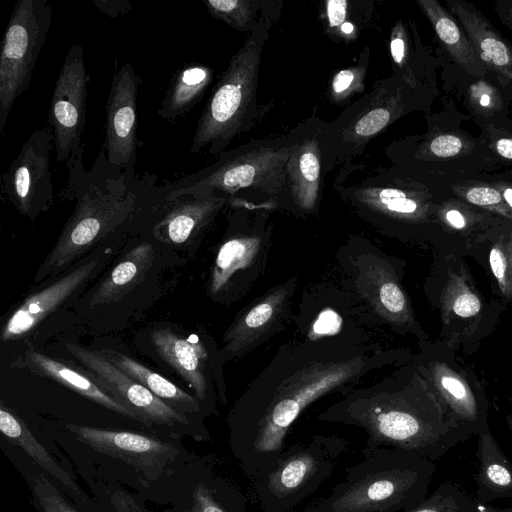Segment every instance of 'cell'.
Wrapping results in <instances>:
<instances>
[{
	"instance_id": "603a6c76",
	"label": "cell",
	"mask_w": 512,
	"mask_h": 512,
	"mask_svg": "<svg viewBox=\"0 0 512 512\" xmlns=\"http://www.w3.org/2000/svg\"><path fill=\"white\" fill-rule=\"evenodd\" d=\"M227 206L229 200L220 195H183L168 200L152 233L161 242L184 244L199 235Z\"/></svg>"
},
{
	"instance_id": "74e56055",
	"label": "cell",
	"mask_w": 512,
	"mask_h": 512,
	"mask_svg": "<svg viewBox=\"0 0 512 512\" xmlns=\"http://www.w3.org/2000/svg\"><path fill=\"white\" fill-rule=\"evenodd\" d=\"M489 263L502 292L510 296L512 294V266L506 245L496 244L491 248Z\"/></svg>"
},
{
	"instance_id": "e0dca14e",
	"label": "cell",
	"mask_w": 512,
	"mask_h": 512,
	"mask_svg": "<svg viewBox=\"0 0 512 512\" xmlns=\"http://www.w3.org/2000/svg\"><path fill=\"white\" fill-rule=\"evenodd\" d=\"M298 277L291 276L245 306L225 331L220 355L230 361L242 357L284 330L294 317L293 298Z\"/></svg>"
},
{
	"instance_id": "836d02e7",
	"label": "cell",
	"mask_w": 512,
	"mask_h": 512,
	"mask_svg": "<svg viewBox=\"0 0 512 512\" xmlns=\"http://www.w3.org/2000/svg\"><path fill=\"white\" fill-rule=\"evenodd\" d=\"M370 52L367 46L357 64L338 70L333 74L328 86V97L332 104L343 105L356 94L365 90Z\"/></svg>"
},
{
	"instance_id": "bcb514c9",
	"label": "cell",
	"mask_w": 512,
	"mask_h": 512,
	"mask_svg": "<svg viewBox=\"0 0 512 512\" xmlns=\"http://www.w3.org/2000/svg\"><path fill=\"white\" fill-rule=\"evenodd\" d=\"M489 103H490L489 95H487V94L482 95V97L480 98V104L482 106H488Z\"/></svg>"
},
{
	"instance_id": "7402d4cb",
	"label": "cell",
	"mask_w": 512,
	"mask_h": 512,
	"mask_svg": "<svg viewBox=\"0 0 512 512\" xmlns=\"http://www.w3.org/2000/svg\"><path fill=\"white\" fill-rule=\"evenodd\" d=\"M0 431L10 444L19 447L35 464L48 473L82 512H104L101 506L83 491L76 479L40 443L26 423L3 402L0 406Z\"/></svg>"
},
{
	"instance_id": "ba28073f",
	"label": "cell",
	"mask_w": 512,
	"mask_h": 512,
	"mask_svg": "<svg viewBox=\"0 0 512 512\" xmlns=\"http://www.w3.org/2000/svg\"><path fill=\"white\" fill-rule=\"evenodd\" d=\"M348 446L336 435H314L285 448L270 472L252 480L259 508L289 512L297 507L329 479Z\"/></svg>"
},
{
	"instance_id": "30bf717a",
	"label": "cell",
	"mask_w": 512,
	"mask_h": 512,
	"mask_svg": "<svg viewBox=\"0 0 512 512\" xmlns=\"http://www.w3.org/2000/svg\"><path fill=\"white\" fill-rule=\"evenodd\" d=\"M65 428L89 450L129 467L132 476L127 483L136 490L161 482L196 456L182 438L71 423Z\"/></svg>"
},
{
	"instance_id": "4316f807",
	"label": "cell",
	"mask_w": 512,
	"mask_h": 512,
	"mask_svg": "<svg viewBox=\"0 0 512 512\" xmlns=\"http://www.w3.org/2000/svg\"><path fill=\"white\" fill-rule=\"evenodd\" d=\"M100 352L116 367L143 385L173 409L186 415L196 424L205 426L203 418L206 415L195 396L188 394L168 379L129 356L110 349H104Z\"/></svg>"
},
{
	"instance_id": "5bb4252c",
	"label": "cell",
	"mask_w": 512,
	"mask_h": 512,
	"mask_svg": "<svg viewBox=\"0 0 512 512\" xmlns=\"http://www.w3.org/2000/svg\"><path fill=\"white\" fill-rule=\"evenodd\" d=\"M137 491L177 512H247L246 497L216 469L211 456H195L161 482Z\"/></svg>"
},
{
	"instance_id": "d6a6232c",
	"label": "cell",
	"mask_w": 512,
	"mask_h": 512,
	"mask_svg": "<svg viewBox=\"0 0 512 512\" xmlns=\"http://www.w3.org/2000/svg\"><path fill=\"white\" fill-rule=\"evenodd\" d=\"M95 501L104 512H177L172 508L162 511L149 509L140 494H133L118 485L115 480L98 475L88 480Z\"/></svg>"
},
{
	"instance_id": "ab89813d",
	"label": "cell",
	"mask_w": 512,
	"mask_h": 512,
	"mask_svg": "<svg viewBox=\"0 0 512 512\" xmlns=\"http://www.w3.org/2000/svg\"><path fill=\"white\" fill-rule=\"evenodd\" d=\"M466 199L475 205L490 206L501 201L500 193L489 187H475L466 193Z\"/></svg>"
},
{
	"instance_id": "d4e9b609",
	"label": "cell",
	"mask_w": 512,
	"mask_h": 512,
	"mask_svg": "<svg viewBox=\"0 0 512 512\" xmlns=\"http://www.w3.org/2000/svg\"><path fill=\"white\" fill-rule=\"evenodd\" d=\"M447 3L486 69L512 83V46L474 6L459 0Z\"/></svg>"
},
{
	"instance_id": "ffe728a7",
	"label": "cell",
	"mask_w": 512,
	"mask_h": 512,
	"mask_svg": "<svg viewBox=\"0 0 512 512\" xmlns=\"http://www.w3.org/2000/svg\"><path fill=\"white\" fill-rule=\"evenodd\" d=\"M151 342L158 356L173 368L193 389L206 416L217 413L215 396L208 371L212 373L209 352L196 335L184 337L170 328L151 332Z\"/></svg>"
},
{
	"instance_id": "cb8c5ba5",
	"label": "cell",
	"mask_w": 512,
	"mask_h": 512,
	"mask_svg": "<svg viewBox=\"0 0 512 512\" xmlns=\"http://www.w3.org/2000/svg\"><path fill=\"white\" fill-rule=\"evenodd\" d=\"M16 365L28 369L34 374L51 379L103 408L132 419L146 427L145 422L139 415L103 390L92 378L65 362L29 349L16 361Z\"/></svg>"
},
{
	"instance_id": "8fae6325",
	"label": "cell",
	"mask_w": 512,
	"mask_h": 512,
	"mask_svg": "<svg viewBox=\"0 0 512 512\" xmlns=\"http://www.w3.org/2000/svg\"><path fill=\"white\" fill-rule=\"evenodd\" d=\"M229 207V225L215 257L209 293H230L235 301L249 292L266 268L272 226L269 209L247 204Z\"/></svg>"
},
{
	"instance_id": "d590c367",
	"label": "cell",
	"mask_w": 512,
	"mask_h": 512,
	"mask_svg": "<svg viewBox=\"0 0 512 512\" xmlns=\"http://www.w3.org/2000/svg\"><path fill=\"white\" fill-rule=\"evenodd\" d=\"M30 488L39 512H82L65 496L60 486L43 472L32 474Z\"/></svg>"
},
{
	"instance_id": "d6986e66",
	"label": "cell",
	"mask_w": 512,
	"mask_h": 512,
	"mask_svg": "<svg viewBox=\"0 0 512 512\" xmlns=\"http://www.w3.org/2000/svg\"><path fill=\"white\" fill-rule=\"evenodd\" d=\"M140 78L126 62L114 72L106 102L105 139L102 149L115 168L136 174L137 95Z\"/></svg>"
},
{
	"instance_id": "1f68e13d",
	"label": "cell",
	"mask_w": 512,
	"mask_h": 512,
	"mask_svg": "<svg viewBox=\"0 0 512 512\" xmlns=\"http://www.w3.org/2000/svg\"><path fill=\"white\" fill-rule=\"evenodd\" d=\"M210 15L238 32L250 33L261 22L278 17L275 0H203Z\"/></svg>"
},
{
	"instance_id": "f546056e",
	"label": "cell",
	"mask_w": 512,
	"mask_h": 512,
	"mask_svg": "<svg viewBox=\"0 0 512 512\" xmlns=\"http://www.w3.org/2000/svg\"><path fill=\"white\" fill-rule=\"evenodd\" d=\"M435 32L454 61L469 74L481 77L487 72L469 38L450 14L435 0H417Z\"/></svg>"
},
{
	"instance_id": "e575fe53",
	"label": "cell",
	"mask_w": 512,
	"mask_h": 512,
	"mask_svg": "<svg viewBox=\"0 0 512 512\" xmlns=\"http://www.w3.org/2000/svg\"><path fill=\"white\" fill-rule=\"evenodd\" d=\"M476 502L460 485L441 483L417 506L405 512H477Z\"/></svg>"
},
{
	"instance_id": "9c48e42d",
	"label": "cell",
	"mask_w": 512,
	"mask_h": 512,
	"mask_svg": "<svg viewBox=\"0 0 512 512\" xmlns=\"http://www.w3.org/2000/svg\"><path fill=\"white\" fill-rule=\"evenodd\" d=\"M408 80L398 72L375 86L332 122L322 133L324 170L348 164L363 154L367 144L401 117L407 106Z\"/></svg>"
},
{
	"instance_id": "4dcf8cb0",
	"label": "cell",
	"mask_w": 512,
	"mask_h": 512,
	"mask_svg": "<svg viewBox=\"0 0 512 512\" xmlns=\"http://www.w3.org/2000/svg\"><path fill=\"white\" fill-rule=\"evenodd\" d=\"M374 2L327 0L321 3L319 18L325 34L336 42L352 43L372 24Z\"/></svg>"
},
{
	"instance_id": "484cf974",
	"label": "cell",
	"mask_w": 512,
	"mask_h": 512,
	"mask_svg": "<svg viewBox=\"0 0 512 512\" xmlns=\"http://www.w3.org/2000/svg\"><path fill=\"white\" fill-rule=\"evenodd\" d=\"M475 455L477 470L473 497L476 504L512 498V462L490 430L478 435Z\"/></svg>"
},
{
	"instance_id": "7dc6e473",
	"label": "cell",
	"mask_w": 512,
	"mask_h": 512,
	"mask_svg": "<svg viewBox=\"0 0 512 512\" xmlns=\"http://www.w3.org/2000/svg\"><path fill=\"white\" fill-rule=\"evenodd\" d=\"M507 254L512 266V239L506 244Z\"/></svg>"
},
{
	"instance_id": "5b68a950",
	"label": "cell",
	"mask_w": 512,
	"mask_h": 512,
	"mask_svg": "<svg viewBox=\"0 0 512 512\" xmlns=\"http://www.w3.org/2000/svg\"><path fill=\"white\" fill-rule=\"evenodd\" d=\"M434 472L433 461L415 454L389 449L363 454L342 482L303 512H405L427 497Z\"/></svg>"
},
{
	"instance_id": "ac0fdd59",
	"label": "cell",
	"mask_w": 512,
	"mask_h": 512,
	"mask_svg": "<svg viewBox=\"0 0 512 512\" xmlns=\"http://www.w3.org/2000/svg\"><path fill=\"white\" fill-rule=\"evenodd\" d=\"M326 122L316 116L305 119L304 131L291 152L276 209L296 216L317 214L325 174L322 133Z\"/></svg>"
},
{
	"instance_id": "277c9868",
	"label": "cell",
	"mask_w": 512,
	"mask_h": 512,
	"mask_svg": "<svg viewBox=\"0 0 512 512\" xmlns=\"http://www.w3.org/2000/svg\"><path fill=\"white\" fill-rule=\"evenodd\" d=\"M305 128V120L283 135L256 139L224 151L212 164L166 182L168 200L183 195H220L229 205L276 209L285 166Z\"/></svg>"
},
{
	"instance_id": "8d00e7d4",
	"label": "cell",
	"mask_w": 512,
	"mask_h": 512,
	"mask_svg": "<svg viewBox=\"0 0 512 512\" xmlns=\"http://www.w3.org/2000/svg\"><path fill=\"white\" fill-rule=\"evenodd\" d=\"M448 298L449 309L461 318H469L479 313L481 301L479 297L464 284L454 282Z\"/></svg>"
},
{
	"instance_id": "60d3db41",
	"label": "cell",
	"mask_w": 512,
	"mask_h": 512,
	"mask_svg": "<svg viewBox=\"0 0 512 512\" xmlns=\"http://www.w3.org/2000/svg\"><path fill=\"white\" fill-rule=\"evenodd\" d=\"M92 3L98 10L110 18L125 15L131 10V2L129 0H92Z\"/></svg>"
},
{
	"instance_id": "2e32d148",
	"label": "cell",
	"mask_w": 512,
	"mask_h": 512,
	"mask_svg": "<svg viewBox=\"0 0 512 512\" xmlns=\"http://www.w3.org/2000/svg\"><path fill=\"white\" fill-rule=\"evenodd\" d=\"M54 136L48 127L35 130L2 176V194L26 217L35 219L54 201L51 152Z\"/></svg>"
},
{
	"instance_id": "f6af8a7d",
	"label": "cell",
	"mask_w": 512,
	"mask_h": 512,
	"mask_svg": "<svg viewBox=\"0 0 512 512\" xmlns=\"http://www.w3.org/2000/svg\"><path fill=\"white\" fill-rule=\"evenodd\" d=\"M504 198H505L506 202L509 204V206L512 207V189L511 188H507L504 191Z\"/></svg>"
},
{
	"instance_id": "ee69618b",
	"label": "cell",
	"mask_w": 512,
	"mask_h": 512,
	"mask_svg": "<svg viewBox=\"0 0 512 512\" xmlns=\"http://www.w3.org/2000/svg\"><path fill=\"white\" fill-rule=\"evenodd\" d=\"M477 512H512V507L499 508L489 504H477Z\"/></svg>"
},
{
	"instance_id": "f35d334b",
	"label": "cell",
	"mask_w": 512,
	"mask_h": 512,
	"mask_svg": "<svg viewBox=\"0 0 512 512\" xmlns=\"http://www.w3.org/2000/svg\"><path fill=\"white\" fill-rule=\"evenodd\" d=\"M462 141L454 135H440L429 144V150L437 157H451L460 152Z\"/></svg>"
},
{
	"instance_id": "4fadbf2b",
	"label": "cell",
	"mask_w": 512,
	"mask_h": 512,
	"mask_svg": "<svg viewBox=\"0 0 512 512\" xmlns=\"http://www.w3.org/2000/svg\"><path fill=\"white\" fill-rule=\"evenodd\" d=\"M66 349L87 370L94 381L120 403L139 415L153 433L171 437H189L207 441L210 433L186 415L176 411L143 385L116 367L101 352L67 343Z\"/></svg>"
},
{
	"instance_id": "3957f363",
	"label": "cell",
	"mask_w": 512,
	"mask_h": 512,
	"mask_svg": "<svg viewBox=\"0 0 512 512\" xmlns=\"http://www.w3.org/2000/svg\"><path fill=\"white\" fill-rule=\"evenodd\" d=\"M66 165L68 180L61 195L65 200H75V209L40 265L35 284L63 272L135 216L163 211L168 202L167 191L157 183L156 175L119 170L108 162L103 150L88 171L83 156Z\"/></svg>"
},
{
	"instance_id": "b9f144b4",
	"label": "cell",
	"mask_w": 512,
	"mask_h": 512,
	"mask_svg": "<svg viewBox=\"0 0 512 512\" xmlns=\"http://www.w3.org/2000/svg\"><path fill=\"white\" fill-rule=\"evenodd\" d=\"M446 219L450 223V225L456 229H462L466 225L464 216L458 210L455 209L449 210L446 213Z\"/></svg>"
},
{
	"instance_id": "52a82bcc",
	"label": "cell",
	"mask_w": 512,
	"mask_h": 512,
	"mask_svg": "<svg viewBox=\"0 0 512 512\" xmlns=\"http://www.w3.org/2000/svg\"><path fill=\"white\" fill-rule=\"evenodd\" d=\"M338 254L345 292L361 319L402 333L415 325L394 261L361 238H352Z\"/></svg>"
},
{
	"instance_id": "8992f818",
	"label": "cell",
	"mask_w": 512,
	"mask_h": 512,
	"mask_svg": "<svg viewBox=\"0 0 512 512\" xmlns=\"http://www.w3.org/2000/svg\"><path fill=\"white\" fill-rule=\"evenodd\" d=\"M278 17H270L250 32L215 84L198 119L190 152L204 148L219 155L241 133L261 118L257 103L260 63L264 45Z\"/></svg>"
},
{
	"instance_id": "6da1fadb",
	"label": "cell",
	"mask_w": 512,
	"mask_h": 512,
	"mask_svg": "<svg viewBox=\"0 0 512 512\" xmlns=\"http://www.w3.org/2000/svg\"><path fill=\"white\" fill-rule=\"evenodd\" d=\"M405 358L351 338L282 344L227 416L229 448L243 473L252 481L274 468L290 428L312 403Z\"/></svg>"
},
{
	"instance_id": "83f0119b",
	"label": "cell",
	"mask_w": 512,
	"mask_h": 512,
	"mask_svg": "<svg viewBox=\"0 0 512 512\" xmlns=\"http://www.w3.org/2000/svg\"><path fill=\"white\" fill-rule=\"evenodd\" d=\"M213 77V69L201 63H189L179 68L169 81L158 116L172 122L188 113L202 98Z\"/></svg>"
},
{
	"instance_id": "7a4b0ae2",
	"label": "cell",
	"mask_w": 512,
	"mask_h": 512,
	"mask_svg": "<svg viewBox=\"0 0 512 512\" xmlns=\"http://www.w3.org/2000/svg\"><path fill=\"white\" fill-rule=\"evenodd\" d=\"M405 362L378 381L352 387L318 419L363 429V454L381 449L436 461L467 437L447 418L425 379Z\"/></svg>"
},
{
	"instance_id": "9a60e30c",
	"label": "cell",
	"mask_w": 512,
	"mask_h": 512,
	"mask_svg": "<svg viewBox=\"0 0 512 512\" xmlns=\"http://www.w3.org/2000/svg\"><path fill=\"white\" fill-rule=\"evenodd\" d=\"M89 81L83 48L73 44L56 79L48 111V124L59 162L67 163L83 156Z\"/></svg>"
},
{
	"instance_id": "44dd1931",
	"label": "cell",
	"mask_w": 512,
	"mask_h": 512,
	"mask_svg": "<svg viewBox=\"0 0 512 512\" xmlns=\"http://www.w3.org/2000/svg\"><path fill=\"white\" fill-rule=\"evenodd\" d=\"M96 266V260L87 262L26 297L5 322L2 342L19 338L35 328L86 284Z\"/></svg>"
},
{
	"instance_id": "f1b7e54d",
	"label": "cell",
	"mask_w": 512,
	"mask_h": 512,
	"mask_svg": "<svg viewBox=\"0 0 512 512\" xmlns=\"http://www.w3.org/2000/svg\"><path fill=\"white\" fill-rule=\"evenodd\" d=\"M155 258L154 246L143 242L133 247L99 283L90 306L121 300L145 277Z\"/></svg>"
},
{
	"instance_id": "7c38bea8",
	"label": "cell",
	"mask_w": 512,
	"mask_h": 512,
	"mask_svg": "<svg viewBox=\"0 0 512 512\" xmlns=\"http://www.w3.org/2000/svg\"><path fill=\"white\" fill-rule=\"evenodd\" d=\"M52 20L48 0H18L13 8L0 53V133L15 101L32 81L36 60L46 42Z\"/></svg>"
},
{
	"instance_id": "7bdbcfd3",
	"label": "cell",
	"mask_w": 512,
	"mask_h": 512,
	"mask_svg": "<svg viewBox=\"0 0 512 512\" xmlns=\"http://www.w3.org/2000/svg\"><path fill=\"white\" fill-rule=\"evenodd\" d=\"M496 149L502 157L512 159V139H499L496 142Z\"/></svg>"
}]
</instances>
